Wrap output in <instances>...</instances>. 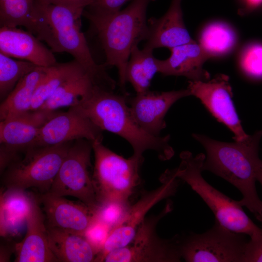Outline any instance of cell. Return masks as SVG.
I'll return each mask as SVG.
<instances>
[{
	"mask_svg": "<svg viewBox=\"0 0 262 262\" xmlns=\"http://www.w3.org/2000/svg\"><path fill=\"white\" fill-rule=\"evenodd\" d=\"M180 163L175 169L177 177L187 183L214 214L215 220L227 229L249 237H262V229L247 215L239 203L211 185L202 176L203 153L194 156L188 151L180 154Z\"/></svg>",
	"mask_w": 262,
	"mask_h": 262,
	"instance_id": "277c9868",
	"label": "cell"
},
{
	"mask_svg": "<svg viewBox=\"0 0 262 262\" xmlns=\"http://www.w3.org/2000/svg\"><path fill=\"white\" fill-rule=\"evenodd\" d=\"M110 230L111 229L107 225L95 219L85 231L84 236L97 255L101 250Z\"/></svg>",
	"mask_w": 262,
	"mask_h": 262,
	"instance_id": "1f68e13d",
	"label": "cell"
},
{
	"mask_svg": "<svg viewBox=\"0 0 262 262\" xmlns=\"http://www.w3.org/2000/svg\"><path fill=\"white\" fill-rule=\"evenodd\" d=\"M170 56L158 59L159 73L164 76H184L192 81H207L210 73L203 68L204 63L212 58L195 41L169 49Z\"/></svg>",
	"mask_w": 262,
	"mask_h": 262,
	"instance_id": "ffe728a7",
	"label": "cell"
},
{
	"mask_svg": "<svg viewBox=\"0 0 262 262\" xmlns=\"http://www.w3.org/2000/svg\"><path fill=\"white\" fill-rule=\"evenodd\" d=\"M47 227L57 228L84 236L95 220V211L82 201L75 202L49 192L38 196Z\"/></svg>",
	"mask_w": 262,
	"mask_h": 262,
	"instance_id": "2e32d148",
	"label": "cell"
},
{
	"mask_svg": "<svg viewBox=\"0 0 262 262\" xmlns=\"http://www.w3.org/2000/svg\"><path fill=\"white\" fill-rule=\"evenodd\" d=\"M160 180L161 184L157 188L143 192L138 200L131 205L121 222L110 230L95 262H103L109 252L129 244L150 209L162 200L175 194L180 179L177 177L174 169L166 170Z\"/></svg>",
	"mask_w": 262,
	"mask_h": 262,
	"instance_id": "8fae6325",
	"label": "cell"
},
{
	"mask_svg": "<svg viewBox=\"0 0 262 262\" xmlns=\"http://www.w3.org/2000/svg\"><path fill=\"white\" fill-rule=\"evenodd\" d=\"M37 66L22 60H15L0 52V98L3 101L25 76Z\"/></svg>",
	"mask_w": 262,
	"mask_h": 262,
	"instance_id": "83f0119b",
	"label": "cell"
},
{
	"mask_svg": "<svg viewBox=\"0 0 262 262\" xmlns=\"http://www.w3.org/2000/svg\"><path fill=\"white\" fill-rule=\"evenodd\" d=\"M154 0H133L124 9L107 16L82 13L100 42L106 58L104 65L117 68L122 90L127 83L126 69L131 51L147 38V10L149 3Z\"/></svg>",
	"mask_w": 262,
	"mask_h": 262,
	"instance_id": "3957f363",
	"label": "cell"
},
{
	"mask_svg": "<svg viewBox=\"0 0 262 262\" xmlns=\"http://www.w3.org/2000/svg\"><path fill=\"white\" fill-rule=\"evenodd\" d=\"M33 195L25 190L7 189L1 201L2 223L16 225L25 221L30 209Z\"/></svg>",
	"mask_w": 262,
	"mask_h": 262,
	"instance_id": "f1b7e54d",
	"label": "cell"
},
{
	"mask_svg": "<svg viewBox=\"0 0 262 262\" xmlns=\"http://www.w3.org/2000/svg\"><path fill=\"white\" fill-rule=\"evenodd\" d=\"M247 235L232 231L215 221L204 233L180 236L182 260L187 262H243Z\"/></svg>",
	"mask_w": 262,
	"mask_h": 262,
	"instance_id": "9c48e42d",
	"label": "cell"
},
{
	"mask_svg": "<svg viewBox=\"0 0 262 262\" xmlns=\"http://www.w3.org/2000/svg\"><path fill=\"white\" fill-rule=\"evenodd\" d=\"M182 0H172L165 14L148 20V33L144 48L153 50L173 47L192 42L183 19Z\"/></svg>",
	"mask_w": 262,
	"mask_h": 262,
	"instance_id": "d6986e66",
	"label": "cell"
},
{
	"mask_svg": "<svg viewBox=\"0 0 262 262\" xmlns=\"http://www.w3.org/2000/svg\"><path fill=\"white\" fill-rule=\"evenodd\" d=\"M130 206L129 202H108L100 204L95 211V219L107 225L111 230L123 220Z\"/></svg>",
	"mask_w": 262,
	"mask_h": 262,
	"instance_id": "4dcf8cb0",
	"label": "cell"
},
{
	"mask_svg": "<svg viewBox=\"0 0 262 262\" xmlns=\"http://www.w3.org/2000/svg\"><path fill=\"white\" fill-rule=\"evenodd\" d=\"M84 70L86 69L74 59L47 67L46 73L35 91L31 110L39 109L60 86Z\"/></svg>",
	"mask_w": 262,
	"mask_h": 262,
	"instance_id": "d4e9b609",
	"label": "cell"
},
{
	"mask_svg": "<svg viewBox=\"0 0 262 262\" xmlns=\"http://www.w3.org/2000/svg\"><path fill=\"white\" fill-rule=\"evenodd\" d=\"M92 142L81 139L71 144L49 193L73 196L94 210L98 207L89 169Z\"/></svg>",
	"mask_w": 262,
	"mask_h": 262,
	"instance_id": "30bf717a",
	"label": "cell"
},
{
	"mask_svg": "<svg viewBox=\"0 0 262 262\" xmlns=\"http://www.w3.org/2000/svg\"><path fill=\"white\" fill-rule=\"evenodd\" d=\"M236 35L228 25L215 22L206 26L199 37V44L212 57L228 53L235 46Z\"/></svg>",
	"mask_w": 262,
	"mask_h": 262,
	"instance_id": "4316f807",
	"label": "cell"
},
{
	"mask_svg": "<svg viewBox=\"0 0 262 262\" xmlns=\"http://www.w3.org/2000/svg\"><path fill=\"white\" fill-rule=\"evenodd\" d=\"M72 142L29 147L1 174L3 184L7 189L49 192Z\"/></svg>",
	"mask_w": 262,
	"mask_h": 262,
	"instance_id": "8992f818",
	"label": "cell"
},
{
	"mask_svg": "<svg viewBox=\"0 0 262 262\" xmlns=\"http://www.w3.org/2000/svg\"><path fill=\"white\" fill-rule=\"evenodd\" d=\"M246 12L252 11L262 5V0H245Z\"/></svg>",
	"mask_w": 262,
	"mask_h": 262,
	"instance_id": "d590c367",
	"label": "cell"
},
{
	"mask_svg": "<svg viewBox=\"0 0 262 262\" xmlns=\"http://www.w3.org/2000/svg\"><path fill=\"white\" fill-rule=\"evenodd\" d=\"M243 262H262V237L249 239L246 247Z\"/></svg>",
	"mask_w": 262,
	"mask_h": 262,
	"instance_id": "e575fe53",
	"label": "cell"
},
{
	"mask_svg": "<svg viewBox=\"0 0 262 262\" xmlns=\"http://www.w3.org/2000/svg\"><path fill=\"white\" fill-rule=\"evenodd\" d=\"M94 1L95 0H34L35 4L38 5H55L82 12Z\"/></svg>",
	"mask_w": 262,
	"mask_h": 262,
	"instance_id": "836d02e7",
	"label": "cell"
},
{
	"mask_svg": "<svg viewBox=\"0 0 262 262\" xmlns=\"http://www.w3.org/2000/svg\"><path fill=\"white\" fill-rule=\"evenodd\" d=\"M129 0H95L83 13L93 16H107L120 10L122 6Z\"/></svg>",
	"mask_w": 262,
	"mask_h": 262,
	"instance_id": "d6a6232c",
	"label": "cell"
},
{
	"mask_svg": "<svg viewBox=\"0 0 262 262\" xmlns=\"http://www.w3.org/2000/svg\"><path fill=\"white\" fill-rule=\"evenodd\" d=\"M49 247L61 262H95L97 253L82 235L47 227Z\"/></svg>",
	"mask_w": 262,
	"mask_h": 262,
	"instance_id": "7402d4cb",
	"label": "cell"
},
{
	"mask_svg": "<svg viewBox=\"0 0 262 262\" xmlns=\"http://www.w3.org/2000/svg\"><path fill=\"white\" fill-rule=\"evenodd\" d=\"M205 149L202 170L211 172L235 187L242 194L239 203L247 208L262 222V200L255 182L256 169L262 131L255 132L243 141L224 142L206 135L193 134Z\"/></svg>",
	"mask_w": 262,
	"mask_h": 262,
	"instance_id": "6da1fadb",
	"label": "cell"
},
{
	"mask_svg": "<svg viewBox=\"0 0 262 262\" xmlns=\"http://www.w3.org/2000/svg\"><path fill=\"white\" fill-rule=\"evenodd\" d=\"M241 66L249 77L262 79V44L254 43L247 46L242 51Z\"/></svg>",
	"mask_w": 262,
	"mask_h": 262,
	"instance_id": "f546056e",
	"label": "cell"
},
{
	"mask_svg": "<svg viewBox=\"0 0 262 262\" xmlns=\"http://www.w3.org/2000/svg\"><path fill=\"white\" fill-rule=\"evenodd\" d=\"M47 67L37 66L17 83L0 106V121L31 110L33 97Z\"/></svg>",
	"mask_w": 262,
	"mask_h": 262,
	"instance_id": "603a6c76",
	"label": "cell"
},
{
	"mask_svg": "<svg viewBox=\"0 0 262 262\" xmlns=\"http://www.w3.org/2000/svg\"><path fill=\"white\" fill-rule=\"evenodd\" d=\"M190 96L188 88L166 92L148 90L131 98L128 95L127 100L137 124L147 133L159 136L166 127L164 117L170 108L180 99Z\"/></svg>",
	"mask_w": 262,
	"mask_h": 262,
	"instance_id": "9a60e30c",
	"label": "cell"
},
{
	"mask_svg": "<svg viewBox=\"0 0 262 262\" xmlns=\"http://www.w3.org/2000/svg\"><path fill=\"white\" fill-rule=\"evenodd\" d=\"M40 17L34 0H0V26L36 28Z\"/></svg>",
	"mask_w": 262,
	"mask_h": 262,
	"instance_id": "484cf974",
	"label": "cell"
},
{
	"mask_svg": "<svg viewBox=\"0 0 262 262\" xmlns=\"http://www.w3.org/2000/svg\"><path fill=\"white\" fill-rule=\"evenodd\" d=\"M0 52L37 66L49 67L57 63L51 49L32 33L17 27H0Z\"/></svg>",
	"mask_w": 262,
	"mask_h": 262,
	"instance_id": "ac0fdd59",
	"label": "cell"
},
{
	"mask_svg": "<svg viewBox=\"0 0 262 262\" xmlns=\"http://www.w3.org/2000/svg\"><path fill=\"white\" fill-rule=\"evenodd\" d=\"M102 131L88 118L69 107L57 112L42 127L31 147H46L84 139L102 141Z\"/></svg>",
	"mask_w": 262,
	"mask_h": 262,
	"instance_id": "5bb4252c",
	"label": "cell"
},
{
	"mask_svg": "<svg viewBox=\"0 0 262 262\" xmlns=\"http://www.w3.org/2000/svg\"><path fill=\"white\" fill-rule=\"evenodd\" d=\"M256 177L257 181H258L262 186V160L261 159L259 160L257 164Z\"/></svg>",
	"mask_w": 262,
	"mask_h": 262,
	"instance_id": "8d00e7d4",
	"label": "cell"
},
{
	"mask_svg": "<svg viewBox=\"0 0 262 262\" xmlns=\"http://www.w3.org/2000/svg\"><path fill=\"white\" fill-rule=\"evenodd\" d=\"M187 88L191 96L199 98L212 114L233 133L235 141H243L248 136L243 129L234 106L227 75L220 74L207 81H189Z\"/></svg>",
	"mask_w": 262,
	"mask_h": 262,
	"instance_id": "4fadbf2b",
	"label": "cell"
},
{
	"mask_svg": "<svg viewBox=\"0 0 262 262\" xmlns=\"http://www.w3.org/2000/svg\"><path fill=\"white\" fill-rule=\"evenodd\" d=\"M45 215L38 196L33 195L26 218V234L16 245V262H59L48 243Z\"/></svg>",
	"mask_w": 262,
	"mask_h": 262,
	"instance_id": "e0dca14e",
	"label": "cell"
},
{
	"mask_svg": "<svg viewBox=\"0 0 262 262\" xmlns=\"http://www.w3.org/2000/svg\"><path fill=\"white\" fill-rule=\"evenodd\" d=\"M172 210L168 203L162 211L145 220L139 226L131 242L126 246L107 254L105 262H179L180 236L163 239L156 232L159 221Z\"/></svg>",
	"mask_w": 262,
	"mask_h": 262,
	"instance_id": "ba28073f",
	"label": "cell"
},
{
	"mask_svg": "<svg viewBox=\"0 0 262 262\" xmlns=\"http://www.w3.org/2000/svg\"><path fill=\"white\" fill-rule=\"evenodd\" d=\"M92 143L95 157L92 179L98 205L108 202L129 203L140 184L144 158L132 155L125 158L106 147L102 141Z\"/></svg>",
	"mask_w": 262,
	"mask_h": 262,
	"instance_id": "5b68a950",
	"label": "cell"
},
{
	"mask_svg": "<svg viewBox=\"0 0 262 262\" xmlns=\"http://www.w3.org/2000/svg\"><path fill=\"white\" fill-rule=\"evenodd\" d=\"M128 96L127 93L119 95L97 85L78 104L70 108L88 118L102 131L112 132L126 140L133 148V155L144 158L145 151L152 150L162 161L170 159L174 151L169 143L170 135L155 136L145 131L131 115Z\"/></svg>",
	"mask_w": 262,
	"mask_h": 262,
	"instance_id": "7a4b0ae2",
	"label": "cell"
},
{
	"mask_svg": "<svg viewBox=\"0 0 262 262\" xmlns=\"http://www.w3.org/2000/svg\"><path fill=\"white\" fill-rule=\"evenodd\" d=\"M57 113L43 109L30 110L0 121V174L32 146L42 127Z\"/></svg>",
	"mask_w": 262,
	"mask_h": 262,
	"instance_id": "7c38bea8",
	"label": "cell"
},
{
	"mask_svg": "<svg viewBox=\"0 0 262 262\" xmlns=\"http://www.w3.org/2000/svg\"><path fill=\"white\" fill-rule=\"evenodd\" d=\"M35 5L51 30L58 53L70 54L88 72L98 77L111 78L106 66L98 64L92 55L81 30L82 11L55 5Z\"/></svg>",
	"mask_w": 262,
	"mask_h": 262,
	"instance_id": "52a82bcc",
	"label": "cell"
},
{
	"mask_svg": "<svg viewBox=\"0 0 262 262\" xmlns=\"http://www.w3.org/2000/svg\"><path fill=\"white\" fill-rule=\"evenodd\" d=\"M97 85L114 90L116 82L114 79H104L84 70L60 86L39 109L56 111L76 106Z\"/></svg>",
	"mask_w": 262,
	"mask_h": 262,
	"instance_id": "44dd1931",
	"label": "cell"
},
{
	"mask_svg": "<svg viewBox=\"0 0 262 262\" xmlns=\"http://www.w3.org/2000/svg\"><path fill=\"white\" fill-rule=\"evenodd\" d=\"M152 49L138 46L131 51L126 69V79L132 85L136 94L149 90L151 80L159 72L158 59L153 55Z\"/></svg>",
	"mask_w": 262,
	"mask_h": 262,
	"instance_id": "cb8c5ba5",
	"label": "cell"
}]
</instances>
